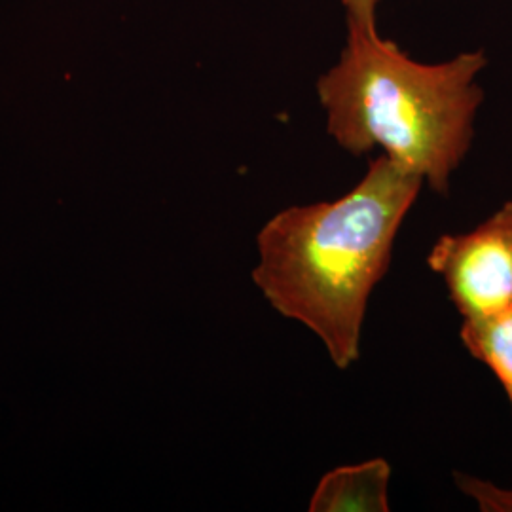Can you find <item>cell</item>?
<instances>
[{
    "label": "cell",
    "mask_w": 512,
    "mask_h": 512,
    "mask_svg": "<svg viewBox=\"0 0 512 512\" xmlns=\"http://www.w3.org/2000/svg\"><path fill=\"white\" fill-rule=\"evenodd\" d=\"M423 184L382 154L342 198L289 207L258 232L256 287L277 313L308 327L342 370L359 359L370 294Z\"/></svg>",
    "instance_id": "6da1fadb"
},
{
    "label": "cell",
    "mask_w": 512,
    "mask_h": 512,
    "mask_svg": "<svg viewBox=\"0 0 512 512\" xmlns=\"http://www.w3.org/2000/svg\"><path fill=\"white\" fill-rule=\"evenodd\" d=\"M486 65L482 50L420 63L378 31L348 27L338 63L317 80L327 131L351 156L382 148L433 192L448 194L475 139L484 103L476 78Z\"/></svg>",
    "instance_id": "7a4b0ae2"
},
{
    "label": "cell",
    "mask_w": 512,
    "mask_h": 512,
    "mask_svg": "<svg viewBox=\"0 0 512 512\" xmlns=\"http://www.w3.org/2000/svg\"><path fill=\"white\" fill-rule=\"evenodd\" d=\"M463 319L512 304V202L467 234H444L427 256Z\"/></svg>",
    "instance_id": "3957f363"
},
{
    "label": "cell",
    "mask_w": 512,
    "mask_h": 512,
    "mask_svg": "<svg viewBox=\"0 0 512 512\" xmlns=\"http://www.w3.org/2000/svg\"><path fill=\"white\" fill-rule=\"evenodd\" d=\"M391 467L385 459L346 465L321 478L311 495V512H387Z\"/></svg>",
    "instance_id": "277c9868"
},
{
    "label": "cell",
    "mask_w": 512,
    "mask_h": 512,
    "mask_svg": "<svg viewBox=\"0 0 512 512\" xmlns=\"http://www.w3.org/2000/svg\"><path fill=\"white\" fill-rule=\"evenodd\" d=\"M459 334L467 351L494 372L512 408V304L486 317L463 319Z\"/></svg>",
    "instance_id": "5b68a950"
},
{
    "label": "cell",
    "mask_w": 512,
    "mask_h": 512,
    "mask_svg": "<svg viewBox=\"0 0 512 512\" xmlns=\"http://www.w3.org/2000/svg\"><path fill=\"white\" fill-rule=\"evenodd\" d=\"M459 490L478 503L484 512H512V490L497 488L492 482L475 476L456 475Z\"/></svg>",
    "instance_id": "8992f818"
},
{
    "label": "cell",
    "mask_w": 512,
    "mask_h": 512,
    "mask_svg": "<svg viewBox=\"0 0 512 512\" xmlns=\"http://www.w3.org/2000/svg\"><path fill=\"white\" fill-rule=\"evenodd\" d=\"M348 12V27L363 31H378L376 14L380 0H342Z\"/></svg>",
    "instance_id": "52a82bcc"
}]
</instances>
